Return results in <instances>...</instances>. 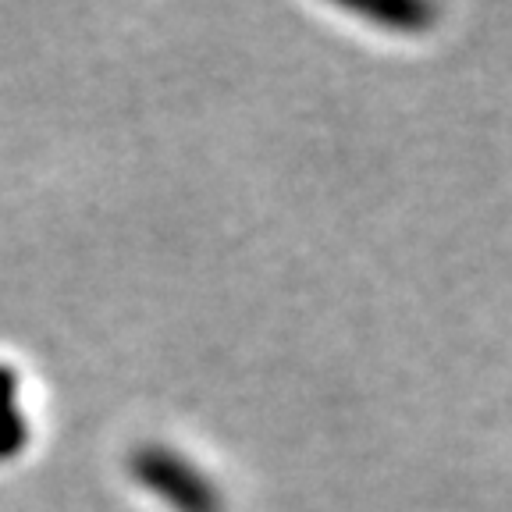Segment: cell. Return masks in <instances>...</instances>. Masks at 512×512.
I'll list each match as a JSON object with an SVG mask.
<instances>
[{"instance_id":"cell-1","label":"cell","mask_w":512,"mask_h":512,"mask_svg":"<svg viewBox=\"0 0 512 512\" xmlns=\"http://www.w3.org/2000/svg\"><path fill=\"white\" fill-rule=\"evenodd\" d=\"M136 473L139 480H146V488H153L182 512H217L214 488H207V480L196 477V470L168 452H143L136 459Z\"/></svg>"},{"instance_id":"cell-2","label":"cell","mask_w":512,"mask_h":512,"mask_svg":"<svg viewBox=\"0 0 512 512\" xmlns=\"http://www.w3.org/2000/svg\"><path fill=\"white\" fill-rule=\"evenodd\" d=\"M25 438L22 424H18L15 392H11V377L0 370V452H11L18 441Z\"/></svg>"}]
</instances>
